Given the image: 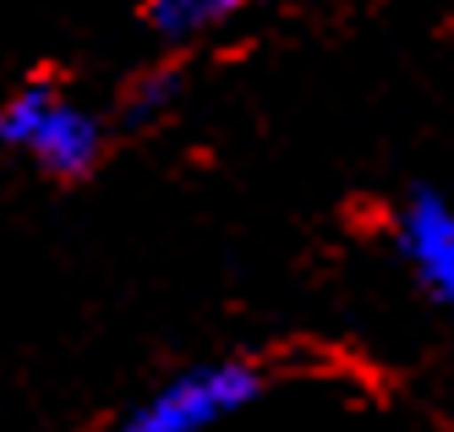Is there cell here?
I'll return each mask as SVG.
<instances>
[{
  "label": "cell",
  "instance_id": "6da1fadb",
  "mask_svg": "<svg viewBox=\"0 0 454 432\" xmlns=\"http://www.w3.org/2000/svg\"><path fill=\"white\" fill-rule=\"evenodd\" d=\"M0 143L27 153L55 181H82L105 159V126L50 82H27L0 105Z\"/></svg>",
  "mask_w": 454,
  "mask_h": 432
},
{
  "label": "cell",
  "instance_id": "7a4b0ae2",
  "mask_svg": "<svg viewBox=\"0 0 454 432\" xmlns=\"http://www.w3.org/2000/svg\"><path fill=\"white\" fill-rule=\"evenodd\" d=\"M257 394H263V373L252 361H203L143 394L110 432H214L219 421L241 416Z\"/></svg>",
  "mask_w": 454,
  "mask_h": 432
},
{
  "label": "cell",
  "instance_id": "3957f363",
  "mask_svg": "<svg viewBox=\"0 0 454 432\" xmlns=\"http://www.w3.org/2000/svg\"><path fill=\"white\" fill-rule=\"evenodd\" d=\"M395 247L411 263L416 285L433 295V302H454V214L443 203V192L416 186L405 197V208L395 214Z\"/></svg>",
  "mask_w": 454,
  "mask_h": 432
},
{
  "label": "cell",
  "instance_id": "277c9868",
  "mask_svg": "<svg viewBox=\"0 0 454 432\" xmlns=\"http://www.w3.org/2000/svg\"><path fill=\"white\" fill-rule=\"evenodd\" d=\"M257 0H148V27L165 39H198V33L241 17Z\"/></svg>",
  "mask_w": 454,
  "mask_h": 432
},
{
  "label": "cell",
  "instance_id": "5b68a950",
  "mask_svg": "<svg viewBox=\"0 0 454 432\" xmlns=\"http://www.w3.org/2000/svg\"><path fill=\"white\" fill-rule=\"evenodd\" d=\"M176 93H181V72H148L132 93H126V121L132 126H148V121H159L170 105H176Z\"/></svg>",
  "mask_w": 454,
  "mask_h": 432
}]
</instances>
